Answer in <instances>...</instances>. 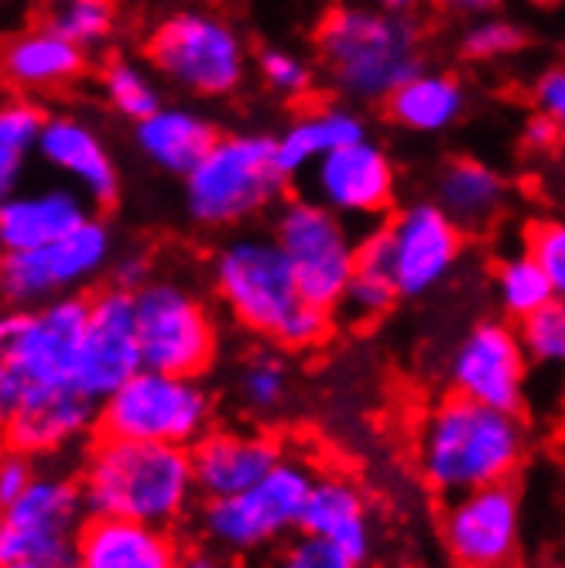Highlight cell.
Instances as JSON below:
<instances>
[{
	"label": "cell",
	"mask_w": 565,
	"mask_h": 568,
	"mask_svg": "<svg viewBox=\"0 0 565 568\" xmlns=\"http://www.w3.org/2000/svg\"><path fill=\"white\" fill-rule=\"evenodd\" d=\"M210 281L240 329L285 353L315 349L333 329V312L302 298L295 271L271 233L230 236L213 254Z\"/></svg>",
	"instance_id": "6da1fadb"
},
{
	"label": "cell",
	"mask_w": 565,
	"mask_h": 568,
	"mask_svg": "<svg viewBox=\"0 0 565 568\" xmlns=\"http://www.w3.org/2000/svg\"><path fill=\"white\" fill-rule=\"evenodd\" d=\"M312 45L330 90L350 106L387 103L405 79L425 69L422 21L363 0H343L322 11Z\"/></svg>",
	"instance_id": "7a4b0ae2"
},
{
	"label": "cell",
	"mask_w": 565,
	"mask_h": 568,
	"mask_svg": "<svg viewBox=\"0 0 565 568\" xmlns=\"http://www.w3.org/2000/svg\"><path fill=\"white\" fill-rule=\"evenodd\" d=\"M415 456L432 490L460 497L517 476L528 456V425L514 412L450 394L418 418Z\"/></svg>",
	"instance_id": "3957f363"
},
{
	"label": "cell",
	"mask_w": 565,
	"mask_h": 568,
	"mask_svg": "<svg viewBox=\"0 0 565 568\" xmlns=\"http://www.w3.org/2000/svg\"><path fill=\"white\" fill-rule=\"evenodd\" d=\"M87 510L154 527H175L199 497L192 453L179 445L100 435L79 463Z\"/></svg>",
	"instance_id": "277c9868"
},
{
	"label": "cell",
	"mask_w": 565,
	"mask_h": 568,
	"mask_svg": "<svg viewBox=\"0 0 565 568\" xmlns=\"http://www.w3.org/2000/svg\"><path fill=\"white\" fill-rule=\"evenodd\" d=\"M87 322V295L0 312V428L11 422L28 394L75 384Z\"/></svg>",
	"instance_id": "5b68a950"
},
{
	"label": "cell",
	"mask_w": 565,
	"mask_h": 568,
	"mask_svg": "<svg viewBox=\"0 0 565 568\" xmlns=\"http://www.w3.org/2000/svg\"><path fill=\"white\" fill-rule=\"evenodd\" d=\"M289 175L278 169L274 134H220L206 158L182 179V202L195 226L236 230L285 199Z\"/></svg>",
	"instance_id": "8992f818"
},
{
	"label": "cell",
	"mask_w": 565,
	"mask_h": 568,
	"mask_svg": "<svg viewBox=\"0 0 565 568\" xmlns=\"http://www.w3.org/2000/svg\"><path fill=\"white\" fill-rule=\"evenodd\" d=\"M319 473L322 469H315L309 456L285 453V459L251 490L223 500H203L199 531H203L210 548L233 558L281 548L302 531L305 504Z\"/></svg>",
	"instance_id": "52a82bcc"
},
{
	"label": "cell",
	"mask_w": 565,
	"mask_h": 568,
	"mask_svg": "<svg viewBox=\"0 0 565 568\" xmlns=\"http://www.w3.org/2000/svg\"><path fill=\"white\" fill-rule=\"evenodd\" d=\"M144 55L161 79L203 100L236 93L251 69L240 31L223 14L199 8L161 18L148 34Z\"/></svg>",
	"instance_id": "ba28073f"
},
{
	"label": "cell",
	"mask_w": 565,
	"mask_h": 568,
	"mask_svg": "<svg viewBox=\"0 0 565 568\" xmlns=\"http://www.w3.org/2000/svg\"><path fill=\"white\" fill-rule=\"evenodd\" d=\"M216 400L203 377H179L141 367L124 387H117L100 404V435L158 442V445H192L213 428Z\"/></svg>",
	"instance_id": "9c48e42d"
},
{
	"label": "cell",
	"mask_w": 565,
	"mask_h": 568,
	"mask_svg": "<svg viewBox=\"0 0 565 568\" xmlns=\"http://www.w3.org/2000/svg\"><path fill=\"white\" fill-rule=\"evenodd\" d=\"M141 359L148 371L203 377L220 353V326L203 295L175 277H154L134 292Z\"/></svg>",
	"instance_id": "30bf717a"
},
{
	"label": "cell",
	"mask_w": 565,
	"mask_h": 568,
	"mask_svg": "<svg viewBox=\"0 0 565 568\" xmlns=\"http://www.w3.org/2000/svg\"><path fill=\"white\" fill-rule=\"evenodd\" d=\"M271 236L285 251L302 298L336 312L356 271L360 236H353L350 223L312 195H292L278 206Z\"/></svg>",
	"instance_id": "8fae6325"
},
{
	"label": "cell",
	"mask_w": 565,
	"mask_h": 568,
	"mask_svg": "<svg viewBox=\"0 0 565 568\" xmlns=\"http://www.w3.org/2000/svg\"><path fill=\"white\" fill-rule=\"evenodd\" d=\"M87 500L79 479L62 469H38L28 490L0 507V565L72 568L79 527L87 524Z\"/></svg>",
	"instance_id": "7c38bea8"
},
{
	"label": "cell",
	"mask_w": 565,
	"mask_h": 568,
	"mask_svg": "<svg viewBox=\"0 0 565 568\" xmlns=\"http://www.w3.org/2000/svg\"><path fill=\"white\" fill-rule=\"evenodd\" d=\"M113 257L110 226L100 216H90L46 247L0 254V302L8 308H38L79 295V288L110 271Z\"/></svg>",
	"instance_id": "4fadbf2b"
},
{
	"label": "cell",
	"mask_w": 565,
	"mask_h": 568,
	"mask_svg": "<svg viewBox=\"0 0 565 568\" xmlns=\"http://www.w3.org/2000/svg\"><path fill=\"white\" fill-rule=\"evenodd\" d=\"M391 274L401 298H425L446 284L466 254V230L456 226L432 199H415L384 223Z\"/></svg>",
	"instance_id": "5bb4252c"
},
{
	"label": "cell",
	"mask_w": 565,
	"mask_h": 568,
	"mask_svg": "<svg viewBox=\"0 0 565 568\" xmlns=\"http://www.w3.org/2000/svg\"><path fill=\"white\" fill-rule=\"evenodd\" d=\"M446 377L453 394L521 415L524 397H528L532 359L521 346L514 322L480 318L476 326H470L450 356Z\"/></svg>",
	"instance_id": "9a60e30c"
},
{
	"label": "cell",
	"mask_w": 565,
	"mask_h": 568,
	"mask_svg": "<svg viewBox=\"0 0 565 568\" xmlns=\"http://www.w3.org/2000/svg\"><path fill=\"white\" fill-rule=\"evenodd\" d=\"M524 535V507L514 479L450 497L442 545L456 568H514Z\"/></svg>",
	"instance_id": "2e32d148"
},
{
	"label": "cell",
	"mask_w": 565,
	"mask_h": 568,
	"mask_svg": "<svg viewBox=\"0 0 565 568\" xmlns=\"http://www.w3.org/2000/svg\"><path fill=\"white\" fill-rule=\"evenodd\" d=\"M312 199L336 216L350 220H381L394 210L397 169L384 144L363 138L346 144L309 169Z\"/></svg>",
	"instance_id": "e0dca14e"
},
{
	"label": "cell",
	"mask_w": 565,
	"mask_h": 568,
	"mask_svg": "<svg viewBox=\"0 0 565 568\" xmlns=\"http://www.w3.org/2000/svg\"><path fill=\"white\" fill-rule=\"evenodd\" d=\"M141 367H144V359H141V339H138L134 295L107 284V288L90 295V322H87L83 353H79V367H75V387L103 404Z\"/></svg>",
	"instance_id": "ac0fdd59"
},
{
	"label": "cell",
	"mask_w": 565,
	"mask_h": 568,
	"mask_svg": "<svg viewBox=\"0 0 565 568\" xmlns=\"http://www.w3.org/2000/svg\"><path fill=\"white\" fill-rule=\"evenodd\" d=\"M100 428V400L83 394L75 384L34 390L21 400L0 438L31 459H52Z\"/></svg>",
	"instance_id": "d6986e66"
},
{
	"label": "cell",
	"mask_w": 565,
	"mask_h": 568,
	"mask_svg": "<svg viewBox=\"0 0 565 568\" xmlns=\"http://www.w3.org/2000/svg\"><path fill=\"white\" fill-rule=\"evenodd\" d=\"M189 453L199 497L223 500L261 483L285 459V445L264 428H210Z\"/></svg>",
	"instance_id": "ffe728a7"
},
{
	"label": "cell",
	"mask_w": 565,
	"mask_h": 568,
	"mask_svg": "<svg viewBox=\"0 0 565 568\" xmlns=\"http://www.w3.org/2000/svg\"><path fill=\"white\" fill-rule=\"evenodd\" d=\"M38 158L52 172H59L93 210H110L120 199V172L107 151L103 138L93 124L69 113L49 116L42 138H38Z\"/></svg>",
	"instance_id": "44dd1931"
},
{
	"label": "cell",
	"mask_w": 565,
	"mask_h": 568,
	"mask_svg": "<svg viewBox=\"0 0 565 568\" xmlns=\"http://www.w3.org/2000/svg\"><path fill=\"white\" fill-rule=\"evenodd\" d=\"M172 527L90 514L79 527L72 568H182Z\"/></svg>",
	"instance_id": "7402d4cb"
},
{
	"label": "cell",
	"mask_w": 565,
	"mask_h": 568,
	"mask_svg": "<svg viewBox=\"0 0 565 568\" xmlns=\"http://www.w3.org/2000/svg\"><path fill=\"white\" fill-rule=\"evenodd\" d=\"M432 202L470 236L491 230L507 213L511 185L491 161L456 154L438 165L432 179Z\"/></svg>",
	"instance_id": "603a6c76"
},
{
	"label": "cell",
	"mask_w": 565,
	"mask_h": 568,
	"mask_svg": "<svg viewBox=\"0 0 565 568\" xmlns=\"http://www.w3.org/2000/svg\"><path fill=\"white\" fill-rule=\"evenodd\" d=\"M90 210V202L65 185L14 192L0 206V254L46 247V243L83 226L93 216Z\"/></svg>",
	"instance_id": "cb8c5ba5"
},
{
	"label": "cell",
	"mask_w": 565,
	"mask_h": 568,
	"mask_svg": "<svg viewBox=\"0 0 565 568\" xmlns=\"http://www.w3.org/2000/svg\"><path fill=\"white\" fill-rule=\"evenodd\" d=\"M302 531L367 561L374 548V520L360 483L346 473H319L305 504Z\"/></svg>",
	"instance_id": "d4e9b609"
},
{
	"label": "cell",
	"mask_w": 565,
	"mask_h": 568,
	"mask_svg": "<svg viewBox=\"0 0 565 568\" xmlns=\"http://www.w3.org/2000/svg\"><path fill=\"white\" fill-rule=\"evenodd\" d=\"M87 69V52L65 42V38L42 24L28 28L0 45V75L14 90L34 93V90H62L75 83Z\"/></svg>",
	"instance_id": "484cf974"
},
{
	"label": "cell",
	"mask_w": 565,
	"mask_h": 568,
	"mask_svg": "<svg viewBox=\"0 0 565 568\" xmlns=\"http://www.w3.org/2000/svg\"><path fill=\"white\" fill-rule=\"evenodd\" d=\"M367 138V120L350 103H322L295 116L292 124L274 134L278 169L289 179L305 175L315 161Z\"/></svg>",
	"instance_id": "4316f807"
},
{
	"label": "cell",
	"mask_w": 565,
	"mask_h": 568,
	"mask_svg": "<svg viewBox=\"0 0 565 568\" xmlns=\"http://www.w3.org/2000/svg\"><path fill=\"white\" fill-rule=\"evenodd\" d=\"M470 106L466 83L446 69H418L405 79L384 103L394 128L408 134H446L453 131Z\"/></svg>",
	"instance_id": "83f0119b"
},
{
	"label": "cell",
	"mask_w": 565,
	"mask_h": 568,
	"mask_svg": "<svg viewBox=\"0 0 565 568\" xmlns=\"http://www.w3.org/2000/svg\"><path fill=\"white\" fill-rule=\"evenodd\" d=\"M216 128L189 106H161L134 124V144L158 172L185 179L216 144Z\"/></svg>",
	"instance_id": "f1b7e54d"
},
{
	"label": "cell",
	"mask_w": 565,
	"mask_h": 568,
	"mask_svg": "<svg viewBox=\"0 0 565 568\" xmlns=\"http://www.w3.org/2000/svg\"><path fill=\"white\" fill-rule=\"evenodd\" d=\"M401 302L397 284L391 274V257H387V240L384 230L374 226L360 236L356 247V271L346 284V295L340 302V315L350 322H377L384 318L394 305Z\"/></svg>",
	"instance_id": "f546056e"
},
{
	"label": "cell",
	"mask_w": 565,
	"mask_h": 568,
	"mask_svg": "<svg viewBox=\"0 0 565 568\" xmlns=\"http://www.w3.org/2000/svg\"><path fill=\"white\" fill-rule=\"evenodd\" d=\"M49 113L31 100L0 103V206L18 192L31 154H38Z\"/></svg>",
	"instance_id": "4dcf8cb0"
},
{
	"label": "cell",
	"mask_w": 565,
	"mask_h": 568,
	"mask_svg": "<svg viewBox=\"0 0 565 568\" xmlns=\"http://www.w3.org/2000/svg\"><path fill=\"white\" fill-rule=\"evenodd\" d=\"M494 298L504 318H511L517 326L521 318L545 308L555 298V292L542 264L528 251H517V254H504L494 264Z\"/></svg>",
	"instance_id": "1f68e13d"
},
{
	"label": "cell",
	"mask_w": 565,
	"mask_h": 568,
	"mask_svg": "<svg viewBox=\"0 0 565 568\" xmlns=\"http://www.w3.org/2000/svg\"><path fill=\"white\" fill-rule=\"evenodd\" d=\"M292 390V367L285 359V349L261 346L254 349L236 371V397L244 404V412L268 418L289 404Z\"/></svg>",
	"instance_id": "d6a6232c"
},
{
	"label": "cell",
	"mask_w": 565,
	"mask_h": 568,
	"mask_svg": "<svg viewBox=\"0 0 565 568\" xmlns=\"http://www.w3.org/2000/svg\"><path fill=\"white\" fill-rule=\"evenodd\" d=\"M103 97L120 116L131 120V124H141V120H148L154 110L165 106V103H161V90L154 83V75L144 65L131 62V59L107 62V69H103Z\"/></svg>",
	"instance_id": "836d02e7"
},
{
	"label": "cell",
	"mask_w": 565,
	"mask_h": 568,
	"mask_svg": "<svg viewBox=\"0 0 565 568\" xmlns=\"http://www.w3.org/2000/svg\"><path fill=\"white\" fill-rule=\"evenodd\" d=\"M49 28H56L65 42L90 52L110 42V34L117 31V8L113 0H65L52 11Z\"/></svg>",
	"instance_id": "e575fe53"
},
{
	"label": "cell",
	"mask_w": 565,
	"mask_h": 568,
	"mask_svg": "<svg viewBox=\"0 0 565 568\" xmlns=\"http://www.w3.org/2000/svg\"><path fill=\"white\" fill-rule=\"evenodd\" d=\"M521 346L528 353L532 367L565 371V302L552 298L545 308L517 322Z\"/></svg>",
	"instance_id": "d590c367"
},
{
	"label": "cell",
	"mask_w": 565,
	"mask_h": 568,
	"mask_svg": "<svg viewBox=\"0 0 565 568\" xmlns=\"http://www.w3.org/2000/svg\"><path fill=\"white\" fill-rule=\"evenodd\" d=\"M521 49H524V28L514 18H504L501 11L466 21L460 31V52L470 62H504Z\"/></svg>",
	"instance_id": "8d00e7d4"
},
{
	"label": "cell",
	"mask_w": 565,
	"mask_h": 568,
	"mask_svg": "<svg viewBox=\"0 0 565 568\" xmlns=\"http://www.w3.org/2000/svg\"><path fill=\"white\" fill-rule=\"evenodd\" d=\"M258 75H261V83H264L274 97L289 100V103L309 97L312 87H315V72H312V65H309L299 52H292V49H278V45H268V49L258 52Z\"/></svg>",
	"instance_id": "74e56055"
},
{
	"label": "cell",
	"mask_w": 565,
	"mask_h": 568,
	"mask_svg": "<svg viewBox=\"0 0 565 568\" xmlns=\"http://www.w3.org/2000/svg\"><path fill=\"white\" fill-rule=\"evenodd\" d=\"M524 251H528L552 281L555 298L565 302V216L535 220L524 233Z\"/></svg>",
	"instance_id": "f35d334b"
},
{
	"label": "cell",
	"mask_w": 565,
	"mask_h": 568,
	"mask_svg": "<svg viewBox=\"0 0 565 568\" xmlns=\"http://www.w3.org/2000/svg\"><path fill=\"white\" fill-rule=\"evenodd\" d=\"M271 568H363V561L330 541L299 531L278 548Z\"/></svg>",
	"instance_id": "ab89813d"
},
{
	"label": "cell",
	"mask_w": 565,
	"mask_h": 568,
	"mask_svg": "<svg viewBox=\"0 0 565 568\" xmlns=\"http://www.w3.org/2000/svg\"><path fill=\"white\" fill-rule=\"evenodd\" d=\"M532 106L565 141V62L542 69L532 83Z\"/></svg>",
	"instance_id": "60d3db41"
},
{
	"label": "cell",
	"mask_w": 565,
	"mask_h": 568,
	"mask_svg": "<svg viewBox=\"0 0 565 568\" xmlns=\"http://www.w3.org/2000/svg\"><path fill=\"white\" fill-rule=\"evenodd\" d=\"M34 476H38V459L11 449V445H0V507L14 504Z\"/></svg>",
	"instance_id": "b9f144b4"
},
{
	"label": "cell",
	"mask_w": 565,
	"mask_h": 568,
	"mask_svg": "<svg viewBox=\"0 0 565 568\" xmlns=\"http://www.w3.org/2000/svg\"><path fill=\"white\" fill-rule=\"evenodd\" d=\"M148 281H154V267L151 257L141 251H128V254H117L110 264V284L113 288H124V292H141Z\"/></svg>",
	"instance_id": "7bdbcfd3"
},
{
	"label": "cell",
	"mask_w": 565,
	"mask_h": 568,
	"mask_svg": "<svg viewBox=\"0 0 565 568\" xmlns=\"http://www.w3.org/2000/svg\"><path fill=\"white\" fill-rule=\"evenodd\" d=\"M521 144L528 154H548V151H555L562 144V134L548 124L545 116L532 113L528 124H524V131H521Z\"/></svg>",
	"instance_id": "ee69618b"
},
{
	"label": "cell",
	"mask_w": 565,
	"mask_h": 568,
	"mask_svg": "<svg viewBox=\"0 0 565 568\" xmlns=\"http://www.w3.org/2000/svg\"><path fill=\"white\" fill-rule=\"evenodd\" d=\"M504 0H432V8L450 14V18H460V21H476V18H487V14H497Z\"/></svg>",
	"instance_id": "f6af8a7d"
},
{
	"label": "cell",
	"mask_w": 565,
	"mask_h": 568,
	"mask_svg": "<svg viewBox=\"0 0 565 568\" xmlns=\"http://www.w3.org/2000/svg\"><path fill=\"white\" fill-rule=\"evenodd\" d=\"M182 568H233V565L216 548H195L182 555Z\"/></svg>",
	"instance_id": "bcb514c9"
},
{
	"label": "cell",
	"mask_w": 565,
	"mask_h": 568,
	"mask_svg": "<svg viewBox=\"0 0 565 568\" xmlns=\"http://www.w3.org/2000/svg\"><path fill=\"white\" fill-rule=\"evenodd\" d=\"M363 4L371 8H381V11H391V14H415L425 0H363Z\"/></svg>",
	"instance_id": "7dc6e473"
},
{
	"label": "cell",
	"mask_w": 565,
	"mask_h": 568,
	"mask_svg": "<svg viewBox=\"0 0 565 568\" xmlns=\"http://www.w3.org/2000/svg\"><path fill=\"white\" fill-rule=\"evenodd\" d=\"M528 4H535V8H558L562 0H528Z\"/></svg>",
	"instance_id": "c3c4849f"
},
{
	"label": "cell",
	"mask_w": 565,
	"mask_h": 568,
	"mask_svg": "<svg viewBox=\"0 0 565 568\" xmlns=\"http://www.w3.org/2000/svg\"><path fill=\"white\" fill-rule=\"evenodd\" d=\"M0 568H52V565H34V561H21V565H0Z\"/></svg>",
	"instance_id": "681fc988"
},
{
	"label": "cell",
	"mask_w": 565,
	"mask_h": 568,
	"mask_svg": "<svg viewBox=\"0 0 565 568\" xmlns=\"http://www.w3.org/2000/svg\"><path fill=\"white\" fill-rule=\"evenodd\" d=\"M532 568H565V561H542V565H532Z\"/></svg>",
	"instance_id": "f907efd6"
},
{
	"label": "cell",
	"mask_w": 565,
	"mask_h": 568,
	"mask_svg": "<svg viewBox=\"0 0 565 568\" xmlns=\"http://www.w3.org/2000/svg\"><path fill=\"white\" fill-rule=\"evenodd\" d=\"M562 192H565V172H562Z\"/></svg>",
	"instance_id": "816d5d0a"
},
{
	"label": "cell",
	"mask_w": 565,
	"mask_h": 568,
	"mask_svg": "<svg viewBox=\"0 0 565 568\" xmlns=\"http://www.w3.org/2000/svg\"><path fill=\"white\" fill-rule=\"evenodd\" d=\"M233 568H251V565H233Z\"/></svg>",
	"instance_id": "f5cc1de1"
},
{
	"label": "cell",
	"mask_w": 565,
	"mask_h": 568,
	"mask_svg": "<svg viewBox=\"0 0 565 568\" xmlns=\"http://www.w3.org/2000/svg\"><path fill=\"white\" fill-rule=\"evenodd\" d=\"M56 4H65V0H56Z\"/></svg>",
	"instance_id": "db71d44e"
}]
</instances>
